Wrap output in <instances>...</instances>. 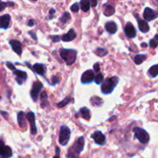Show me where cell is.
Segmentation results:
<instances>
[{"label":"cell","instance_id":"33","mask_svg":"<svg viewBox=\"0 0 158 158\" xmlns=\"http://www.w3.org/2000/svg\"><path fill=\"white\" fill-rule=\"evenodd\" d=\"M8 6H14V2H1L0 1V12L3 11Z\"/></svg>","mask_w":158,"mask_h":158},{"label":"cell","instance_id":"23","mask_svg":"<svg viewBox=\"0 0 158 158\" xmlns=\"http://www.w3.org/2000/svg\"><path fill=\"white\" fill-rule=\"evenodd\" d=\"M90 104H92L93 107H101L103 104H104V100L103 99H101L99 96H93L90 98Z\"/></svg>","mask_w":158,"mask_h":158},{"label":"cell","instance_id":"6","mask_svg":"<svg viewBox=\"0 0 158 158\" xmlns=\"http://www.w3.org/2000/svg\"><path fill=\"white\" fill-rule=\"evenodd\" d=\"M71 136V130L70 127L66 125H62L60 130V136H59V143L62 147H66L70 141Z\"/></svg>","mask_w":158,"mask_h":158},{"label":"cell","instance_id":"20","mask_svg":"<svg viewBox=\"0 0 158 158\" xmlns=\"http://www.w3.org/2000/svg\"><path fill=\"white\" fill-rule=\"evenodd\" d=\"M17 121L21 128H26L27 126L26 117L23 111H19L17 114Z\"/></svg>","mask_w":158,"mask_h":158},{"label":"cell","instance_id":"30","mask_svg":"<svg viewBox=\"0 0 158 158\" xmlns=\"http://www.w3.org/2000/svg\"><path fill=\"white\" fill-rule=\"evenodd\" d=\"M47 99H48V96L46 92H43L41 94V100H42V103L40 104L42 107L44 108L46 106H47Z\"/></svg>","mask_w":158,"mask_h":158},{"label":"cell","instance_id":"5","mask_svg":"<svg viewBox=\"0 0 158 158\" xmlns=\"http://www.w3.org/2000/svg\"><path fill=\"white\" fill-rule=\"evenodd\" d=\"M133 132L134 134V137L135 139L138 140L140 143L142 144H147L150 141V135L146 131V130L140 126H135L133 129Z\"/></svg>","mask_w":158,"mask_h":158},{"label":"cell","instance_id":"26","mask_svg":"<svg viewBox=\"0 0 158 158\" xmlns=\"http://www.w3.org/2000/svg\"><path fill=\"white\" fill-rule=\"evenodd\" d=\"M147 54H137L136 55L134 58V60L135 64L137 65H140L143 62V61L147 59Z\"/></svg>","mask_w":158,"mask_h":158},{"label":"cell","instance_id":"27","mask_svg":"<svg viewBox=\"0 0 158 158\" xmlns=\"http://www.w3.org/2000/svg\"><path fill=\"white\" fill-rule=\"evenodd\" d=\"M70 19H71V16H70V12H64L62 15L60 17V23H62V24H66V23L70 22Z\"/></svg>","mask_w":158,"mask_h":158},{"label":"cell","instance_id":"38","mask_svg":"<svg viewBox=\"0 0 158 158\" xmlns=\"http://www.w3.org/2000/svg\"><path fill=\"white\" fill-rule=\"evenodd\" d=\"M93 70H94L96 73H100V63L99 62H96V63H94V65H93Z\"/></svg>","mask_w":158,"mask_h":158},{"label":"cell","instance_id":"24","mask_svg":"<svg viewBox=\"0 0 158 158\" xmlns=\"http://www.w3.org/2000/svg\"><path fill=\"white\" fill-rule=\"evenodd\" d=\"M147 73H148V76L151 78H153V79L156 78L158 75V65L157 64H155V65L151 66V67L148 70Z\"/></svg>","mask_w":158,"mask_h":158},{"label":"cell","instance_id":"13","mask_svg":"<svg viewBox=\"0 0 158 158\" xmlns=\"http://www.w3.org/2000/svg\"><path fill=\"white\" fill-rule=\"evenodd\" d=\"M26 119L30 123V128H31V134L32 135H36L37 134V128L36 126V116L35 113L32 111H29L28 113L26 114Z\"/></svg>","mask_w":158,"mask_h":158},{"label":"cell","instance_id":"7","mask_svg":"<svg viewBox=\"0 0 158 158\" xmlns=\"http://www.w3.org/2000/svg\"><path fill=\"white\" fill-rule=\"evenodd\" d=\"M43 88V84L40 83V81H36L32 84V89L30 90V96L33 102H36L38 100V98L40 96V93L41 90Z\"/></svg>","mask_w":158,"mask_h":158},{"label":"cell","instance_id":"3","mask_svg":"<svg viewBox=\"0 0 158 158\" xmlns=\"http://www.w3.org/2000/svg\"><path fill=\"white\" fill-rule=\"evenodd\" d=\"M60 55L61 58L66 62L67 66H71L76 60L77 51L74 49L61 48L60 49Z\"/></svg>","mask_w":158,"mask_h":158},{"label":"cell","instance_id":"43","mask_svg":"<svg viewBox=\"0 0 158 158\" xmlns=\"http://www.w3.org/2000/svg\"><path fill=\"white\" fill-rule=\"evenodd\" d=\"M141 46H142V47H143V48H144V47H147V43H141Z\"/></svg>","mask_w":158,"mask_h":158},{"label":"cell","instance_id":"2","mask_svg":"<svg viewBox=\"0 0 158 158\" xmlns=\"http://www.w3.org/2000/svg\"><path fill=\"white\" fill-rule=\"evenodd\" d=\"M120 79L117 76H112L104 79L101 83V92L104 95L111 94L119 83Z\"/></svg>","mask_w":158,"mask_h":158},{"label":"cell","instance_id":"4","mask_svg":"<svg viewBox=\"0 0 158 158\" xmlns=\"http://www.w3.org/2000/svg\"><path fill=\"white\" fill-rule=\"evenodd\" d=\"M6 66H7V67L10 70H11L12 71V73H13V75L15 76V81H16V83L19 86L26 83V81L27 80V78H28V75H27L26 72L16 69L11 62H6Z\"/></svg>","mask_w":158,"mask_h":158},{"label":"cell","instance_id":"14","mask_svg":"<svg viewBox=\"0 0 158 158\" xmlns=\"http://www.w3.org/2000/svg\"><path fill=\"white\" fill-rule=\"evenodd\" d=\"M136 17V19H137V22L138 24V28H139L140 31L143 33H147L150 31V26H149L148 23H147L146 21H144L143 19H141L139 17L138 14H134Z\"/></svg>","mask_w":158,"mask_h":158},{"label":"cell","instance_id":"16","mask_svg":"<svg viewBox=\"0 0 158 158\" xmlns=\"http://www.w3.org/2000/svg\"><path fill=\"white\" fill-rule=\"evenodd\" d=\"M10 22H11V16L9 14H5L0 16V29L6 30L10 28Z\"/></svg>","mask_w":158,"mask_h":158},{"label":"cell","instance_id":"35","mask_svg":"<svg viewBox=\"0 0 158 158\" xmlns=\"http://www.w3.org/2000/svg\"><path fill=\"white\" fill-rule=\"evenodd\" d=\"M60 83V79L57 76H53L52 77V83H50L51 86H55V85L58 84Z\"/></svg>","mask_w":158,"mask_h":158},{"label":"cell","instance_id":"19","mask_svg":"<svg viewBox=\"0 0 158 158\" xmlns=\"http://www.w3.org/2000/svg\"><path fill=\"white\" fill-rule=\"evenodd\" d=\"M104 28H105L106 31L110 35L116 33L117 32V29H118L117 23L113 22V21H109V22L106 23Z\"/></svg>","mask_w":158,"mask_h":158},{"label":"cell","instance_id":"17","mask_svg":"<svg viewBox=\"0 0 158 158\" xmlns=\"http://www.w3.org/2000/svg\"><path fill=\"white\" fill-rule=\"evenodd\" d=\"M9 43H10V45L11 46L12 50L16 54H18L19 56H21L22 53H23V46H22V43H21L20 42L17 40H12Z\"/></svg>","mask_w":158,"mask_h":158},{"label":"cell","instance_id":"9","mask_svg":"<svg viewBox=\"0 0 158 158\" xmlns=\"http://www.w3.org/2000/svg\"><path fill=\"white\" fill-rule=\"evenodd\" d=\"M26 63L27 66L30 68L31 70H32L34 73H36L38 74V75L43 76L46 74V66L44 64L35 63L33 64L32 66H31L30 64L28 62H26Z\"/></svg>","mask_w":158,"mask_h":158},{"label":"cell","instance_id":"21","mask_svg":"<svg viewBox=\"0 0 158 158\" xmlns=\"http://www.w3.org/2000/svg\"><path fill=\"white\" fill-rule=\"evenodd\" d=\"M115 12H116V10L113 6L107 3H105L104 5V15L105 16H111L115 13Z\"/></svg>","mask_w":158,"mask_h":158},{"label":"cell","instance_id":"18","mask_svg":"<svg viewBox=\"0 0 158 158\" xmlns=\"http://www.w3.org/2000/svg\"><path fill=\"white\" fill-rule=\"evenodd\" d=\"M77 35L76 32H75L73 29H70V30L68 31L67 33L63 34L62 36H60V40L63 42H71L74 40L76 38Z\"/></svg>","mask_w":158,"mask_h":158},{"label":"cell","instance_id":"32","mask_svg":"<svg viewBox=\"0 0 158 158\" xmlns=\"http://www.w3.org/2000/svg\"><path fill=\"white\" fill-rule=\"evenodd\" d=\"M149 46L152 49H155L157 46V35H155L154 38L150 40L149 42Z\"/></svg>","mask_w":158,"mask_h":158},{"label":"cell","instance_id":"42","mask_svg":"<svg viewBox=\"0 0 158 158\" xmlns=\"http://www.w3.org/2000/svg\"><path fill=\"white\" fill-rule=\"evenodd\" d=\"M29 35H30L31 36H32V39H33V40H37V37H36V33H35V32H29Z\"/></svg>","mask_w":158,"mask_h":158},{"label":"cell","instance_id":"29","mask_svg":"<svg viewBox=\"0 0 158 158\" xmlns=\"http://www.w3.org/2000/svg\"><path fill=\"white\" fill-rule=\"evenodd\" d=\"M94 52H95V53L97 55L98 57H104V56H106V55L108 53L107 50L105 48H102V47H98L97 49L94 51Z\"/></svg>","mask_w":158,"mask_h":158},{"label":"cell","instance_id":"36","mask_svg":"<svg viewBox=\"0 0 158 158\" xmlns=\"http://www.w3.org/2000/svg\"><path fill=\"white\" fill-rule=\"evenodd\" d=\"M55 13H56V10L55 9H50L49 12V15H48L47 19L49 20H51V19H53V17H54Z\"/></svg>","mask_w":158,"mask_h":158},{"label":"cell","instance_id":"15","mask_svg":"<svg viewBox=\"0 0 158 158\" xmlns=\"http://www.w3.org/2000/svg\"><path fill=\"white\" fill-rule=\"evenodd\" d=\"M125 36L130 39H134L137 36V30L131 23H127L124 27Z\"/></svg>","mask_w":158,"mask_h":158},{"label":"cell","instance_id":"1","mask_svg":"<svg viewBox=\"0 0 158 158\" xmlns=\"http://www.w3.org/2000/svg\"><path fill=\"white\" fill-rule=\"evenodd\" d=\"M85 146V138L83 136L76 140L73 144L68 150L67 158H79V154L83 152Z\"/></svg>","mask_w":158,"mask_h":158},{"label":"cell","instance_id":"37","mask_svg":"<svg viewBox=\"0 0 158 158\" xmlns=\"http://www.w3.org/2000/svg\"><path fill=\"white\" fill-rule=\"evenodd\" d=\"M49 37H50V39L53 43H58V42H60L61 40L60 36H50Z\"/></svg>","mask_w":158,"mask_h":158},{"label":"cell","instance_id":"41","mask_svg":"<svg viewBox=\"0 0 158 158\" xmlns=\"http://www.w3.org/2000/svg\"><path fill=\"white\" fill-rule=\"evenodd\" d=\"M90 5L92 7H95L97 5V1L96 0H91V1H90Z\"/></svg>","mask_w":158,"mask_h":158},{"label":"cell","instance_id":"10","mask_svg":"<svg viewBox=\"0 0 158 158\" xmlns=\"http://www.w3.org/2000/svg\"><path fill=\"white\" fill-rule=\"evenodd\" d=\"M157 11H155L154 10H153L150 7H146L144 9V11H143V20L146 21V22H151V21L154 20L157 18Z\"/></svg>","mask_w":158,"mask_h":158},{"label":"cell","instance_id":"22","mask_svg":"<svg viewBox=\"0 0 158 158\" xmlns=\"http://www.w3.org/2000/svg\"><path fill=\"white\" fill-rule=\"evenodd\" d=\"M79 114H80L81 117L87 121H89L91 117V113L90 110L87 107H83L79 109Z\"/></svg>","mask_w":158,"mask_h":158},{"label":"cell","instance_id":"40","mask_svg":"<svg viewBox=\"0 0 158 158\" xmlns=\"http://www.w3.org/2000/svg\"><path fill=\"white\" fill-rule=\"evenodd\" d=\"M27 26H29V27H32V26H34V25L36 24V22H35V21L33 20V19H29V21H28V23H27Z\"/></svg>","mask_w":158,"mask_h":158},{"label":"cell","instance_id":"28","mask_svg":"<svg viewBox=\"0 0 158 158\" xmlns=\"http://www.w3.org/2000/svg\"><path fill=\"white\" fill-rule=\"evenodd\" d=\"M72 99H71V96H68L67 97H66L65 99H63V100H62L61 102H60V103H57V105L58 107L60 108H62V107H64L65 106H66L67 104H69L71 102Z\"/></svg>","mask_w":158,"mask_h":158},{"label":"cell","instance_id":"39","mask_svg":"<svg viewBox=\"0 0 158 158\" xmlns=\"http://www.w3.org/2000/svg\"><path fill=\"white\" fill-rule=\"evenodd\" d=\"M53 158H60V149L56 147V155Z\"/></svg>","mask_w":158,"mask_h":158},{"label":"cell","instance_id":"34","mask_svg":"<svg viewBox=\"0 0 158 158\" xmlns=\"http://www.w3.org/2000/svg\"><path fill=\"white\" fill-rule=\"evenodd\" d=\"M70 10H71L72 12H75V13L78 12L79 10V5L78 4V2H75V3L73 4L71 7H70Z\"/></svg>","mask_w":158,"mask_h":158},{"label":"cell","instance_id":"25","mask_svg":"<svg viewBox=\"0 0 158 158\" xmlns=\"http://www.w3.org/2000/svg\"><path fill=\"white\" fill-rule=\"evenodd\" d=\"M79 9L82 10L84 12H87L90 9V1L89 0H81L79 2Z\"/></svg>","mask_w":158,"mask_h":158},{"label":"cell","instance_id":"8","mask_svg":"<svg viewBox=\"0 0 158 158\" xmlns=\"http://www.w3.org/2000/svg\"><path fill=\"white\" fill-rule=\"evenodd\" d=\"M12 150L10 147L6 146L2 140H0V156L2 158H11L12 157Z\"/></svg>","mask_w":158,"mask_h":158},{"label":"cell","instance_id":"11","mask_svg":"<svg viewBox=\"0 0 158 158\" xmlns=\"http://www.w3.org/2000/svg\"><path fill=\"white\" fill-rule=\"evenodd\" d=\"M95 77L94 72L92 70H87L81 76L80 81L83 84H90L93 82Z\"/></svg>","mask_w":158,"mask_h":158},{"label":"cell","instance_id":"31","mask_svg":"<svg viewBox=\"0 0 158 158\" xmlns=\"http://www.w3.org/2000/svg\"><path fill=\"white\" fill-rule=\"evenodd\" d=\"M104 80V74L101 73H99L96 76L94 77V82L96 83L97 85H100Z\"/></svg>","mask_w":158,"mask_h":158},{"label":"cell","instance_id":"12","mask_svg":"<svg viewBox=\"0 0 158 158\" xmlns=\"http://www.w3.org/2000/svg\"><path fill=\"white\" fill-rule=\"evenodd\" d=\"M95 143L99 146H104L106 143V136L100 130H96L91 135Z\"/></svg>","mask_w":158,"mask_h":158}]
</instances>
